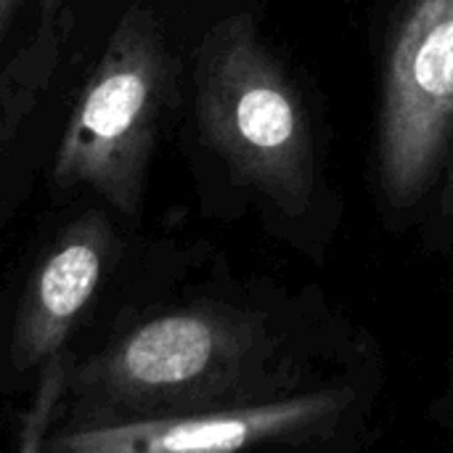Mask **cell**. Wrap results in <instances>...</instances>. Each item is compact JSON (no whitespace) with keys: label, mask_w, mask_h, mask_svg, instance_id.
Here are the masks:
<instances>
[{"label":"cell","mask_w":453,"mask_h":453,"mask_svg":"<svg viewBox=\"0 0 453 453\" xmlns=\"http://www.w3.org/2000/svg\"><path fill=\"white\" fill-rule=\"evenodd\" d=\"M433 417L441 422V425H446V427H453V364H451V372H449V385H446V393H443V398L433 406Z\"/></svg>","instance_id":"cell-9"},{"label":"cell","mask_w":453,"mask_h":453,"mask_svg":"<svg viewBox=\"0 0 453 453\" xmlns=\"http://www.w3.org/2000/svg\"><path fill=\"white\" fill-rule=\"evenodd\" d=\"M178 77L180 66L159 19L130 5L72 109L53 157V183L88 186L117 212L135 218Z\"/></svg>","instance_id":"cell-4"},{"label":"cell","mask_w":453,"mask_h":453,"mask_svg":"<svg viewBox=\"0 0 453 453\" xmlns=\"http://www.w3.org/2000/svg\"><path fill=\"white\" fill-rule=\"evenodd\" d=\"M191 90L199 141L242 202L281 244L321 263L342 202L326 175L305 82L265 40L252 11L204 29L194 48Z\"/></svg>","instance_id":"cell-2"},{"label":"cell","mask_w":453,"mask_h":453,"mask_svg":"<svg viewBox=\"0 0 453 453\" xmlns=\"http://www.w3.org/2000/svg\"><path fill=\"white\" fill-rule=\"evenodd\" d=\"M114 244V228L98 212L77 218L58 236L37 265L13 321L11 364L16 372L66 358V342L104 284Z\"/></svg>","instance_id":"cell-6"},{"label":"cell","mask_w":453,"mask_h":453,"mask_svg":"<svg viewBox=\"0 0 453 453\" xmlns=\"http://www.w3.org/2000/svg\"><path fill=\"white\" fill-rule=\"evenodd\" d=\"M433 199L435 202H433V210H430V234H427V239L453 244V138L449 162H446L441 186H438Z\"/></svg>","instance_id":"cell-8"},{"label":"cell","mask_w":453,"mask_h":453,"mask_svg":"<svg viewBox=\"0 0 453 453\" xmlns=\"http://www.w3.org/2000/svg\"><path fill=\"white\" fill-rule=\"evenodd\" d=\"M453 138V0H401L385 32L374 146L388 223L438 191Z\"/></svg>","instance_id":"cell-5"},{"label":"cell","mask_w":453,"mask_h":453,"mask_svg":"<svg viewBox=\"0 0 453 453\" xmlns=\"http://www.w3.org/2000/svg\"><path fill=\"white\" fill-rule=\"evenodd\" d=\"M74 29V0H42L21 48L0 66V149L48 90Z\"/></svg>","instance_id":"cell-7"},{"label":"cell","mask_w":453,"mask_h":453,"mask_svg":"<svg viewBox=\"0 0 453 453\" xmlns=\"http://www.w3.org/2000/svg\"><path fill=\"white\" fill-rule=\"evenodd\" d=\"M372 348L319 289L204 300L133 326L69 369V427L173 417L316 385Z\"/></svg>","instance_id":"cell-1"},{"label":"cell","mask_w":453,"mask_h":453,"mask_svg":"<svg viewBox=\"0 0 453 453\" xmlns=\"http://www.w3.org/2000/svg\"><path fill=\"white\" fill-rule=\"evenodd\" d=\"M382 390L380 356L372 345L332 377L287 395L215 406L173 417L74 425L53 433L42 451L53 453H226L366 449Z\"/></svg>","instance_id":"cell-3"},{"label":"cell","mask_w":453,"mask_h":453,"mask_svg":"<svg viewBox=\"0 0 453 453\" xmlns=\"http://www.w3.org/2000/svg\"><path fill=\"white\" fill-rule=\"evenodd\" d=\"M19 3L21 0H0V40H3V35H5V29H8V24L13 19V11L19 8Z\"/></svg>","instance_id":"cell-10"}]
</instances>
